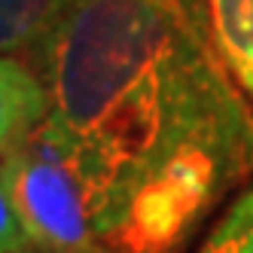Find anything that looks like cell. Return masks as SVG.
Wrapping results in <instances>:
<instances>
[{
  "instance_id": "obj_1",
  "label": "cell",
  "mask_w": 253,
  "mask_h": 253,
  "mask_svg": "<svg viewBox=\"0 0 253 253\" xmlns=\"http://www.w3.org/2000/svg\"><path fill=\"white\" fill-rule=\"evenodd\" d=\"M28 64L122 195L116 253H174L253 168V113L205 0H67Z\"/></svg>"
},
{
  "instance_id": "obj_2",
  "label": "cell",
  "mask_w": 253,
  "mask_h": 253,
  "mask_svg": "<svg viewBox=\"0 0 253 253\" xmlns=\"http://www.w3.org/2000/svg\"><path fill=\"white\" fill-rule=\"evenodd\" d=\"M0 174L34 253L116 250L125 229L122 195L95 156L52 116L0 159Z\"/></svg>"
},
{
  "instance_id": "obj_3",
  "label": "cell",
  "mask_w": 253,
  "mask_h": 253,
  "mask_svg": "<svg viewBox=\"0 0 253 253\" xmlns=\"http://www.w3.org/2000/svg\"><path fill=\"white\" fill-rule=\"evenodd\" d=\"M49 116V95L37 70L0 55V159Z\"/></svg>"
},
{
  "instance_id": "obj_4",
  "label": "cell",
  "mask_w": 253,
  "mask_h": 253,
  "mask_svg": "<svg viewBox=\"0 0 253 253\" xmlns=\"http://www.w3.org/2000/svg\"><path fill=\"white\" fill-rule=\"evenodd\" d=\"M213 46L253 104V0H205Z\"/></svg>"
},
{
  "instance_id": "obj_5",
  "label": "cell",
  "mask_w": 253,
  "mask_h": 253,
  "mask_svg": "<svg viewBox=\"0 0 253 253\" xmlns=\"http://www.w3.org/2000/svg\"><path fill=\"white\" fill-rule=\"evenodd\" d=\"M67 0H0V55H31Z\"/></svg>"
},
{
  "instance_id": "obj_6",
  "label": "cell",
  "mask_w": 253,
  "mask_h": 253,
  "mask_svg": "<svg viewBox=\"0 0 253 253\" xmlns=\"http://www.w3.org/2000/svg\"><path fill=\"white\" fill-rule=\"evenodd\" d=\"M198 253H253V189L229 205Z\"/></svg>"
},
{
  "instance_id": "obj_7",
  "label": "cell",
  "mask_w": 253,
  "mask_h": 253,
  "mask_svg": "<svg viewBox=\"0 0 253 253\" xmlns=\"http://www.w3.org/2000/svg\"><path fill=\"white\" fill-rule=\"evenodd\" d=\"M0 253H34L31 238L15 213V205L9 198V189L0 174Z\"/></svg>"
},
{
  "instance_id": "obj_8",
  "label": "cell",
  "mask_w": 253,
  "mask_h": 253,
  "mask_svg": "<svg viewBox=\"0 0 253 253\" xmlns=\"http://www.w3.org/2000/svg\"><path fill=\"white\" fill-rule=\"evenodd\" d=\"M83 253H116V250H110V247H98V250H83Z\"/></svg>"
}]
</instances>
